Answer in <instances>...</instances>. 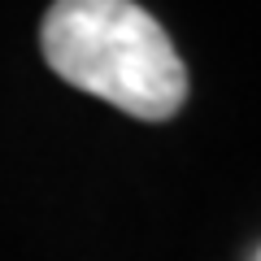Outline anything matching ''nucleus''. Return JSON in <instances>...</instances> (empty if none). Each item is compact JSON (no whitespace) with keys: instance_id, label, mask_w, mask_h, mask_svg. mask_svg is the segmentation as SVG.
I'll return each mask as SVG.
<instances>
[{"instance_id":"f257e3e1","label":"nucleus","mask_w":261,"mask_h":261,"mask_svg":"<svg viewBox=\"0 0 261 261\" xmlns=\"http://www.w3.org/2000/svg\"><path fill=\"white\" fill-rule=\"evenodd\" d=\"M44 57L65 83L144 122L174 118L187 100L174 44L135 0H57L44 18Z\"/></svg>"}]
</instances>
